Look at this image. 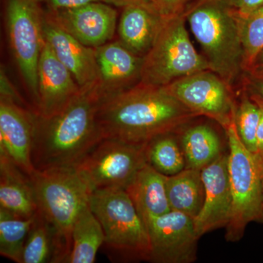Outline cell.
Segmentation results:
<instances>
[{
    "instance_id": "1",
    "label": "cell",
    "mask_w": 263,
    "mask_h": 263,
    "mask_svg": "<svg viewBox=\"0 0 263 263\" xmlns=\"http://www.w3.org/2000/svg\"><path fill=\"white\" fill-rule=\"evenodd\" d=\"M196 117L164 86L142 82L104 99L97 111L103 138L139 145L174 133Z\"/></svg>"
},
{
    "instance_id": "2",
    "label": "cell",
    "mask_w": 263,
    "mask_h": 263,
    "mask_svg": "<svg viewBox=\"0 0 263 263\" xmlns=\"http://www.w3.org/2000/svg\"><path fill=\"white\" fill-rule=\"evenodd\" d=\"M101 100L98 81L81 87L56 115L46 119L37 114L32 151L34 170L74 167L103 139L97 121Z\"/></svg>"
},
{
    "instance_id": "3",
    "label": "cell",
    "mask_w": 263,
    "mask_h": 263,
    "mask_svg": "<svg viewBox=\"0 0 263 263\" xmlns=\"http://www.w3.org/2000/svg\"><path fill=\"white\" fill-rule=\"evenodd\" d=\"M184 17L210 70L232 87L245 72L239 24L231 0H194Z\"/></svg>"
},
{
    "instance_id": "4",
    "label": "cell",
    "mask_w": 263,
    "mask_h": 263,
    "mask_svg": "<svg viewBox=\"0 0 263 263\" xmlns=\"http://www.w3.org/2000/svg\"><path fill=\"white\" fill-rule=\"evenodd\" d=\"M38 212L54 238L57 262H67L79 213L89 204L91 189L73 167L34 171L30 175Z\"/></svg>"
},
{
    "instance_id": "5",
    "label": "cell",
    "mask_w": 263,
    "mask_h": 263,
    "mask_svg": "<svg viewBox=\"0 0 263 263\" xmlns=\"http://www.w3.org/2000/svg\"><path fill=\"white\" fill-rule=\"evenodd\" d=\"M89 205L103 228L104 245L114 257L149 259L148 230L124 189L94 190Z\"/></svg>"
},
{
    "instance_id": "6",
    "label": "cell",
    "mask_w": 263,
    "mask_h": 263,
    "mask_svg": "<svg viewBox=\"0 0 263 263\" xmlns=\"http://www.w3.org/2000/svg\"><path fill=\"white\" fill-rule=\"evenodd\" d=\"M210 70L193 46L184 14L165 19L153 46L143 57L141 82L165 86L200 71Z\"/></svg>"
},
{
    "instance_id": "7",
    "label": "cell",
    "mask_w": 263,
    "mask_h": 263,
    "mask_svg": "<svg viewBox=\"0 0 263 263\" xmlns=\"http://www.w3.org/2000/svg\"><path fill=\"white\" fill-rule=\"evenodd\" d=\"M224 130L229 146L228 173L233 199L226 238L235 242L243 237L249 223L263 221V202L258 160L240 140L235 117Z\"/></svg>"
},
{
    "instance_id": "8",
    "label": "cell",
    "mask_w": 263,
    "mask_h": 263,
    "mask_svg": "<svg viewBox=\"0 0 263 263\" xmlns=\"http://www.w3.org/2000/svg\"><path fill=\"white\" fill-rule=\"evenodd\" d=\"M145 146L103 138L73 168L92 192L106 188L125 190L146 163Z\"/></svg>"
},
{
    "instance_id": "9",
    "label": "cell",
    "mask_w": 263,
    "mask_h": 263,
    "mask_svg": "<svg viewBox=\"0 0 263 263\" xmlns=\"http://www.w3.org/2000/svg\"><path fill=\"white\" fill-rule=\"evenodd\" d=\"M40 0H7V28L10 48L37 107V70L44 45L43 11Z\"/></svg>"
},
{
    "instance_id": "10",
    "label": "cell",
    "mask_w": 263,
    "mask_h": 263,
    "mask_svg": "<svg viewBox=\"0 0 263 263\" xmlns=\"http://www.w3.org/2000/svg\"><path fill=\"white\" fill-rule=\"evenodd\" d=\"M164 87L197 117L210 118L224 129L234 119L231 87L212 70L192 74Z\"/></svg>"
},
{
    "instance_id": "11",
    "label": "cell",
    "mask_w": 263,
    "mask_h": 263,
    "mask_svg": "<svg viewBox=\"0 0 263 263\" xmlns=\"http://www.w3.org/2000/svg\"><path fill=\"white\" fill-rule=\"evenodd\" d=\"M145 224L151 243L148 260L157 263H190L195 260L200 237L193 218L171 210L148 219Z\"/></svg>"
},
{
    "instance_id": "12",
    "label": "cell",
    "mask_w": 263,
    "mask_h": 263,
    "mask_svg": "<svg viewBox=\"0 0 263 263\" xmlns=\"http://www.w3.org/2000/svg\"><path fill=\"white\" fill-rule=\"evenodd\" d=\"M35 112L29 111L17 101L10 86L1 88L0 96V154L30 176L34 172L32 151Z\"/></svg>"
},
{
    "instance_id": "13",
    "label": "cell",
    "mask_w": 263,
    "mask_h": 263,
    "mask_svg": "<svg viewBox=\"0 0 263 263\" xmlns=\"http://www.w3.org/2000/svg\"><path fill=\"white\" fill-rule=\"evenodd\" d=\"M44 14L79 42L93 48L109 42L117 28V10L102 1L73 9L46 10Z\"/></svg>"
},
{
    "instance_id": "14",
    "label": "cell",
    "mask_w": 263,
    "mask_h": 263,
    "mask_svg": "<svg viewBox=\"0 0 263 263\" xmlns=\"http://www.w3.org/2000/svg\"><path fill=\"white\" fill-rule=\"evenodd\" d=\"M37 90L36 114L46 119L62 111L81 90L70 70L46 41L38 64Z\"/></svg>"
},
{
    "instance_id": "15",
    "label": "cell",
    "mask_w": 263,
    "mask_h": 263,
    "mask_svg": "<svg viewBox=\"0 0 263 263\" xmlns=\"http://www.w3.org/2000/svg\"><path fill=\"white\" fill-rule=\"evenodd\" d=\"M205 198L201 211L194 219L199 237L227 227L232 214L231 190L228 173V153H223L201 170Z\"/></svg>"
},
{
    "instance_id": "16",
    "label": "cell",
    "mask_w": 263,
    "mask_h": 263,
    "mask_svg": "<svg viewBox=\"0 0 263 263\" xmlns=\"http://www.w3.org/2000/svg\"><path fill=\"white\" fill-rule=\"evenodd\" d=\"M95 52L102 100L141 82L143 57L120 41H109L95 48Z\"/></svg>"
},
{
    "instance_id": "17",
    "label": "cell",
    "mask_w": 263,
    "mask_h": 263,
    "mask_svg": "<svg viewBox=\"0 0 263 263\" xmlns=\"http://www.w3.org/2000/svg\"><path fill=\"white\" fill-rule=\"evenodd\" d=\"M45 41L60 62L70 70L77 84L84 87L99 81L95 48L85 46L51 22L43 12Z\"/></svg>"
},
{
    "instance_id": "18",
    "label": "cell",
    "mask_w": 263,
    "mask_h": 263,
    "mask_svg": "<svg viewBox=\"0 0 263 263\" xmlns=\"http://www.w3.org/2000/svg\"><path fill=\"white\" fill-rule=\"evenodd\" d=\"M164 21L149 5L124 7L118 25L119 41L143 57L153 46Z\"/></svg>"
},
{
    "instance_id": "19",
    "label": "cell",
    "mask_w": 263,
    "mask_h": 263,
    "mask_svg": "<svg viewBox=\"0 0 263 263\" xmlns=\"http://www.w3.org/2000/svg\"><path fill=\"white\" fill-rule=\"evenodd\" d=\"M0 208L32 217L38 212L32 180L6 155L0 154Z\"/></svg>"
},
{
    "instance_id": "20",
    "label": "cell",
    "mask_w": 263,
    "mask_h": 263,
    "mask_svg": "<svg viewBox=\"0 0 263 263\" xmlns=\"http://www.w3.org/2000/svg\"><path fill=\"white\" fill-rule=\"evenodd\" d=\"M166 179L167 176L146 163L125 189L144 222L171 211Z\"/></svg>"
},
{
    "instance_id": "21",
    "label": "cell",
    "mask_w": 263,
    "mask_h": 263,
    "mask_svg": "<svg viewBox=\"0 0 263 263\" xmlns=\"http://www.w3.org/2000/svg\"><path fill=\"white\" fill-rule=\"evenodd\" d=\"M166 191L171 210L195 219L201 211L205 198L201 170L185 168L179 174L167 176Z\"/></svg>"
},
{
    "instance_id": "22",
    "label": "cell",
    "mask_w": 263,
    "mask_h": 263,
    "mask_svg": "<svg viewBox=\"0 0 263 263\" xmlns=\"http://www.w3.org/2000/svg\"><path fill=\"white\" fill-rule=\"evenodd\" d=\"M186 168L202 170L222 155L219 135L207 124L189 127L181 138Z\"/></svg>"
},
{
    "instance_id": "23",
    "label": "cell",
    "mask_w": 263,
    "mask_h": 263,
    "mask_svg": "<svg viewBox=\"0 0 263 263\" xmlns=\"http://www.w3.org/2000/svg\"><path fill=\"white\" fill-rule=\"evenodd\" d=\"M104 242L103 228L88 204L79 213L74 223L72 249L67 262H94Z\"/></svg>"
},
{
    "instance_id": "24",
    "label": "cell",
    "mask_w": 263,
    "mask_h": 263,
    "mask_svg": "<svg viewBox=\"0 0 263 263\" xmlns=\"http://www.w3.org/2000/svg\"><path fill=\"white\" fill-rule=\"evenodd\" d=\"M146 163L166 176H174L186 168L182 148L174 133L160 135L145 146Z\"/></svg>"
},
{
    "instance_id": "25",
    "label": "cell",
    "mask_w": 263,
    "mask_h": 263,
    "mask_svg": "<svg viewBox=\"0 0 263 263\" xmlns=\"http://www.w3.org/2000/svg\"><path fill=\"white\" fill-rule=\"evenodd\" d=\"M36 214L32 217L24 218L0 208V254L2 256L13 262L22 263L24 246Z\"/></svg>"
},
{
    "instance_id": "26",
    "label": "cell",
    "mask_w": 263,
    "mask_h": 263,
    "mask_svg": "<svg viewBox=\"0 0 263 263\" xmlns=\"http://www.w3.org/2000/svg\"><path fill=\"white\" fill-rule=\"evenodd\" d=\"M57 262L54 238L47 221L37 212L24 246L22 263Z\"/></svg>"
},
{
    "instance_id": "27",
    "label": "cell",
    "mask_w": 263,
    "mask_h": 263,
    "mask_svg": "<svg viewBox=\"0 0 263 263\" xmlns=\"http://www.w3.org/2000/svg\"><path fill=\"white\" fill-rule=\"evenodd\" d=\"M260 115L258 104L245 89L239 105L235 109V126L240 140L254 155L257 152V133Z\"/></svg>"
},
{
    "instance_id": "28",
    "label": "cell",
    "mask_w": 263,
    "mask_h": 263,
    "mask_svg": "<svg viewBox=\"0 0 263 263\" xmlns=\"http://www.w3.org/2000/svg\"><path fill=\"white\" fill-rule=\"evenodd\" d=\"M238 20L243 48V72L246 73L263 48V8L245 18L238 17Z\"/></svg>"
},
{
    "instance_id": "29",
    "label": "cell",
    "mask_w": 263,
    "mask_h": 263,
    "mask_svg": "<svg viewBox=\"0 0 263 263\" xmlns=\"http://www.w3.org/2000/svg\"><path fill=\"white\" fill-rule=\"evenodd\" d=\"M194 0H151L150 6L162 18L167 19L184 14Z\"/></svg>"
},
{
    "instance_id": "30",
    "label": "cell",
    "mask_w": 263,
    "mask_h": 263,
    "mask_svg": "<svg viewBox=\"0 0 263 263\" xmlns=\"http://www.w3.org/2000/svg\"><path fill=\"white\" fill-rule=\"evenodd\" d=\"M44 2L48 11L73 9L101 0H40Z\"/></svg>"
},
{
    "instance_id": "31",
    "label": "cell",
    "mask_w": 263,
    "mask_h": 263,
    "mask_svg": "<svg viewBox=\"0 0 263 263\" xmlns=\"http://www.w3.org/2000/svg\"><path fill=\"white\" fill-rule=\"evenodd\" d=\"M231 3L240 18H245L263 8V0H231Z\"/></svg>"
},
{
    "instance_id": "32",
    "label": "cell",
    "mask_w": 263,
    "mask_h": 263,
    "mask_svg": "<svg viewBox=\"0 0 263 263\" xmlns=\"http://www.w3.org/2000/svg\"><path fill=\"white\" fill-rule=\"evenodd\" d=\"M245 89L251 96L263 102V78L252 77L247 75Z\"/></svg>"
},
{
    "instance_id": "33",
    "label": "cell",
    "mask_w": 263,
    "mask_h": 263,
    "mask_svg": "<svg viewBox=\"0 0 263 263\" xmlns=\"http://www.w3.org/2000/svg\"><path fill=\"white\" fill-rule=\"evenodd\" d=\"M252 98L257 102L258 104L259 108H260V119H259L258 129H257V152H256V156L259 157L263 155V102L258 99Z\"/></svg>"
},
{
    "instance_id": "34",
    "label": "cell",
    "mask_w": 263,
    "mask_h": 263,
    "mask_svg": "<svg viewBox=\"0 0 263 263\" xmlns=\"http://www.w3.org/2000/svg\"><path fill=\"white\" fill-rule=\"evenodd\" d=\"M246 75L252 77L263 78V48L259 52L250 69L246 72Z\"/></svg>"
},
{
    "instance_id": "35",
    "label": "cell",
    "mask_w": 263,
    "mask_h": 263,
    "mask_svg": "<svg viewBox=\"0 0 263 263\" xmlns=\"http://www.w3.org/2000/svg\"><path fill=\"white\" fill-rule=\"evenodd\" d=\"M101 1L112 6L124 8L131 5H149L151 0H101Z\"/></svg>"
},
{
    "instance_id": "36",
    "label": "cell",
    "mask_w": 263,
    "mask_h": 263,
    "mask_svg": "<svg viewBox=\"0 0 263 263\" xmlns=\"http://www.w3.org/2000/svg\"><path fill=\"white\" fill-rule=\"evenodd\" d=\"M259 162V179H260L261 192H262V202H263V155L261 156H256Z\"/></svg>"
}]
</instances>
